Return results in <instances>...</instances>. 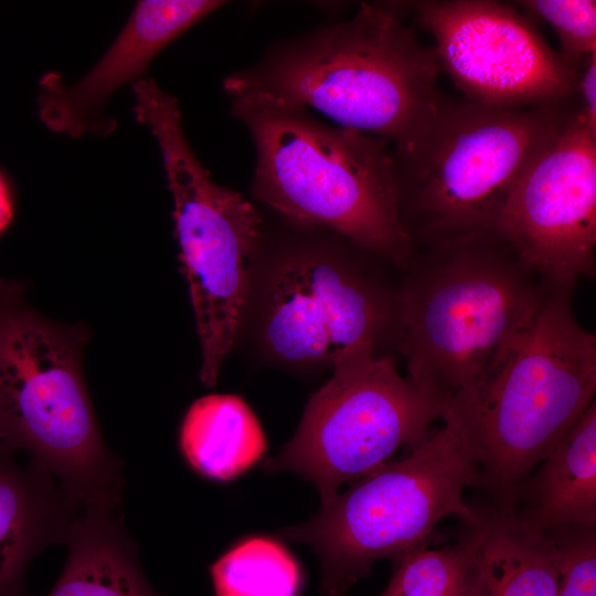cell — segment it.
Listing matches in <instances>:
<instances>
[{
    "mask_svg": "<svg viewBox=\"0 0 596 596\" xmlns=\"http://www.w3.org/2000/svg\"><path fill=\"white\" fill-rule=\"evenodd\" d=\"M404 7L363 2L351 19L284 42L228 75L224 89L316 109L397 148L441 102L436 51L404 22Z\"/></svg>",
    "mask_w": 596,
    "mask_h": 596,
    "instance_id": "6da1fadb",
    "label": "cell"
},
{
    "mask_svg": "<svg viewBox=\"0 0 596 596\" xmlns=\"http://www.w3.org/2000/svg\"><path fill=\"white\" fill-rule=\"evenodd\" d=\"M573 289L550 288L531 321L448 403L493 504L515 491L573 428L596 391V337L576 319Z\"/></svg>",
    "mask_w": 596,
    "mask_h": 596,
    "instance_id": "7a4b0ae2",
    "label": "cell"
},
{
    "mask_svg": "<svg viewBox=\"0 0 596 596\" xmlns=\"http://www.w3.org/2000/svg\"><path fill=\"white\" fill-rule=\"evenodd\" d=\"M256 149L252 192L290 223L324 230L402 269L414 252L385 139L255 96L231 97Z\"/></svg>",
    "mask_w": 596,
    "mask_h": 596,
    "instance_id": "3957f363",
    "label": "cell"
},
{
    "mask_svg": "<svg viewBox=\"0 0 596 596\" xmlns=\"http://www.w3.org/2000/svg\"><path fill=\"white\" fill-rule=\"evenodd\" d=\"M401 270L397 348L408 379L447 405L550 290L497 230L414 247Z\"/></svg>",
    "mask_w": 596,
    "mask_h": 596,
    "instance_id": "277c9868",
    "label": "cell"
},
{
    "mask_svg": "<svg viewBox=\"0 0 596 596\" xmlns=\"http://www.w3.org/2000/svg\"><path fill=\"white\" fill-rule=\"evenodd\" d=\"M89 330L32 308L0 278V438L45 468L83 509L118 512L123 464L106 446L83 371Z\"/></svg>",
    "mask_w": 596,
    "mask_h": 596,
    "instance_id": "5b68a950",
    "label": "cell"
},
{
    "mask_svg": "<svg viewBox=\"0 0 596 596\" xmlns=\"http://www.w3.org/2000/svg\"><path fill=\"white\" fill-rule=\"evenodd\" d=\"M571 102L504 108L441 99L405 143L392 148L400 214L414 247L496 230L511 189Z\"/></svg>",
    "mask_w": 596,
    "mask_h": 596,
    "instance_id": "8992f818",
    "label": "cell"
},
{
    "mask_svg": "<svg viewBox=\"0 0 596 596\" xmlns=\"http://www.w3.org/2000/svg\"><path fill=\"white\" fill-rule=\"evenodd\" d=\"M443 421L405 458L366 473L311 519L284 530L317 553L322 594L342 596L375 562L424 545L447 517L480 521L481 511L465 500L466 490L481 487L480 468L458 428Z\"/></svg>",
    "mask_w": 596,
    "mask_h": 596,
    "instance_id": "52a82bcc",
    "label": "cell"
},
{
    "mask_svg": "<svg viewBox=\"0 0 596 596\" xmlns=\"http://www.w3.org/2000/svg\"><path fill=\"white\" fill-rule=\"evenodd\" d=\"M136 119L160 149L174 233L201 345L200 379L216 383L245 311L263 220L242 194L217 184L185 138L178 100L153 81L134 89Z\"/></svg>",
    "mask_w": 596,
    "mask_h": 596,
    "instance_id": "ba28073f",
    "label": "cell"
},
{
    "mask_svg": "<svg viewBox=\"0 0 596 596\" xmlns=\"http://www.w3.org/2000/svg\"><path fill=\"white\" fill-rule=\"evenodd\" d=\"M308 401L299 427L269 471H291L312 482L328 504L352 483L428 437L447 404L403 377L395 360L373 345L351 349Z\"/></svg>",
    "mask_w": 596,
    "mask_h": 596,
    "instance_id": "9c48e42d",
    "label": "cell"
},
{
    "mask_svg": "<svg viewBox=\"0 0 596 596\" xmlns=\"http://www.w3.org/2000/svg\"><path fill=\"white\" fill-rule=\"evenodd\" d=\"M339 236L283 249L262 291L259 332L272 358L288 365L330 364L347 351L386 338L398 343V287L391 289ZM368 253V252H366Z\"/></svg>",
    "mask_w": 596,
    "mask_h": 596,
    "instance_id": "30bf717a",
    "label": "cell"
},
{
    "mask_svg": "<svg viewBox=\"0 0 596 596\" xmlns=\"http://www.w3.org/2000/svg\"><path fill=\"white\" fill-rule=\"evenodd\" d=\"M496 230L550 288L574 290L595 274L596 135L573 99L511 189Z\"/></svg>",
    "mask_w": 596,
    "mask_h": 596,
    "instance_id": "8fae6325",
    "label": "cell"
},
{
    "mask_svg": "<svg viewBox=\"0 0 596 596\" xmlns=\"http://www.w3.org/2000/svg\"><path fill=\"white\" fill-rule=\"evenodd\" d=\"M408 7L434 38L440 70L467 100L520 108L574 97L576 72L513 7L490 0H424Z\"/></svg>",
    "mask_w": 596,
    "mask_h": 596,
    "instance_id": "7c38bea8",
    "label": "cell"
},
{
    "mask_svg": "<svg viewBox=\"0 0 596 596\" xmlns=\"http://www.w3.org/2000/svg\"><path fill=\"white\" fill-rule=\"evenodd\" d=\"M217 0H142L100 61L79 81L65 85L58 73L40 82L39 113L52 131L77 138L108 135L116 121L106 113L110 96L135 84L155 56L174 39L223 6Z\"/></svg>",
    "mask_w": 596,
    "mask_h": 596,
    "instance_id": "4fadbf2b",
    "label": "cell"
},
{
    "mask_svg": "<svg viewBox=\"0 0 596 596\" xmlns=\"http://www.w3.org/2000/svg\"><path fill=\"white\" fill-rule=\"evenodd\" d=\"M0 441V596H30L25 575L43 549L64 543L81 507L30 458Z\"/></svg>",
    "mask_w": 596,
    "mask_h": 596,
    "instance_id": "5bb4252c",
    "label": "cell"
},
{
    "mask_svg": "<svg viewBox=\"0 0 596 596\" xmlns=\"http://www.w3.org/2000/svg\"><path fill=\"white\" fill-rule=\"evenodd\" d=\"M526 478L510 507L526 525L540 531L596 526V403Z\"/></svg>",
    "mask_w": 596,
    "mask_h": 596,
    "instance_id": "9a60e30c",
    "label": "cell"
},
{
    "mask_svg": "<svg viewBox=\"0 0 596 596\" xmlns=\"http://www.w3.org/2000/svg\"><path fill=\"white\" fill-rule=\"evenodd\" d=\"M65 544V566L46 596H160L148 583L118 512L84 509Z\"/></svg>",
    "mask_w": 596,
    "mask_h": 596,
    "instance_id": "2e32d148",
    "label": "cell"
},
{
    "mask_svg": "<svg viewBox=\"0 0 596 596\" xmlns=\"http://www.w3.org/2000/svg\"><path fill=\"white\" fill-rule=\"evenodd\" d=\"M480 529L478 596H556V553L547 532L502 505L481 510Z\"/></svg>",
    "mask_w": 596,
    "mask_h": 596,
    "instance_id": "e0dca14e",
    "label": "cell"
},
{
    "mask_svg": "<svg viewBox=\"0 0 596 596\" xmlns=\"http://www.w3.org/2000/svg\"><path fill=\"white\" fill-rule=\"evenodd\" d=\"M180 448L204 477L230 480L265 453L266 439L247 403L237 395L210 394L194 401L180 428Z\"/></svg>",
    "mask_w": 596,
    "mask_h": 596,
    "instance_id": "ac0fdd59",
    "label": "cell"
},
{
    "mask_svg": "<svg viewBox=\"0 0 596 596\" xmlns=\"http://www.w3.org/2000/svg\"><path fill=\"white\" fill-rule=\"evenodd\" d=\"M480 522L454 543L428 549L421 545L398 557L386 588L377 596H478Z\"/></svg>",
    "mask_w": 596,
    "mask_h": 596,
    "instance_id": "d6986e66",
    "label": "cell"
},
{
    "mask_svg": "<svg viewBox=\"0 0 596 596\" xmlns=\"http://www.w3.org/2000/svg\"><path fill=\"white\" fill-rule=\"evenodd\" d=\"M215 596H300L304 576L292 554L264 536L243 540L212 566Z\"/></svg>",
    "mask_w": 596,
    "mask_h": 596,
    "instance_id": "ffe728a7",
    "label": "cell"
},
{
    "mask_svg": "<svg viewBox=\"0 0 596 596\" xmlns=\"http://www.w3.org/2000/svg\"><path fill=\"white\" fill-rule=\"evenodd\" d=\"M517 3L553 28L561 43L560 56L573 71L596 53L595 1L528 0Z\"/></svg>",
    "mask_w": 596,
    "mask_h": 596,
    "instance_id": "44dd1931",
    "label": "cell"
},
{
    "mask_svg": "<svg viewBox=\"0 0 596 596\" xmlns=\"http://www.w3.org/2000/svg\"><path fill=\"white\" fill-rule=\"evenodd\" d=\"M556 553V596H596V526L546 531Z\"/></svg>",
    "mask_w": 596,
    "mask_h": 596,
    "instance_id": "7402d4cb",
    "label": "cell"
},
{
    "mask_svg": "<svg viewBox=\"0 0 596 596\" xmlns=\"http://www.w3.org/2000/svg\"><path fill=\"white\" fill-rule=\"evenodd\" d=\"M575 99L589 130L596 135V53L576 71Z\"/></svg>",
    "mask_w": 596,
    "mask_h": 596,
    "instance_id": "603a6c76",
    "label": "cell"
},
{
    "mask_svg": "<svg viewBox=\"0 0 596 596\" xmlns=\"http://www.w3.org/2000/svg\"><path fill=\"white\" fill-rule=\"evenodd\" d=\"M12 213L11 196L4 180L0 175V233L9 225Z\"/></svg>",
    "mask_w": 596,
    "mask_h": 596,
    "instance_id": "cb8c5ba5",
    "label": "cell"
},
{
    "mask_svg": "<svg viewBox=\"0 0 596 596\" xmlns=\"http://www.w3.org/2000/svg\"><path fill=\"white\" fill-rule=\"evenodd\" d=\"M0 441H2V439L0 438Z\"/></svg>",
    "mask_w": 596,
    "mask_h": 596,
    "instance_id": "d4e9b609",
    "label": "cell"
}]
</instances>
